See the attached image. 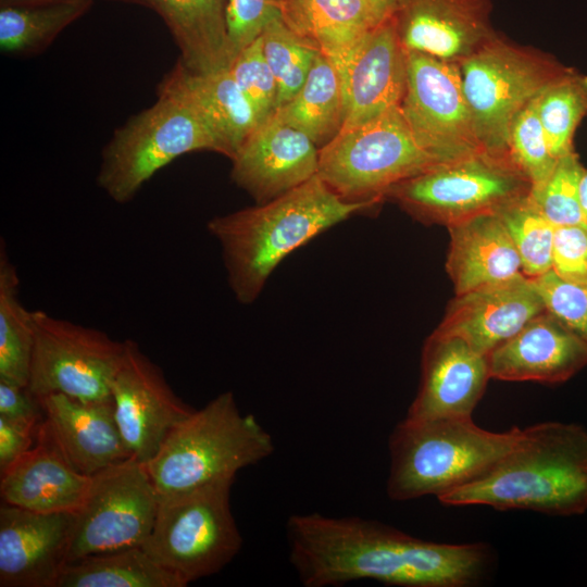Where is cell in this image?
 <instances>
[{
  "mask_svg": "<svg viewBox=\"0 0 587 587\" xmlns=\"http://www.w3.org/2000/svg\"><path fill=\"white\" fill-rule=\"evenodd\" d=\"M289 560L305 587L361 579L403 587H467L489 565L485 544L423 540L378 521L294 514L286 525Z\"/></svg>",
  "mask_w": 587,
  "mask_h": 587,
  "instance_id": "6da1fadb",
  "label": "cell"
},
{
  "mask_svg": "<svg viewBox=\"0 0 587 587\" xmlns=\"http://www.w3.org/2000/svg\"><path fill=\"white\" fill-rule=\"evenodd\" d=\"M370 209L342 200L316 174L273 200L215 216L207 226L221 247L235 298L250 304L290 252Z\"/></svg>",
  "mask_w": 587,
  "mask_h": 587,
  "instance_id": "7a4b0ae2",
  "label": "cell"
},
{
  "mask_svg": "<svg viewBox=\"0 0 587 587\" xmlns=\"http://www.w3.org/2000/svg\"><path fill=\"white\" fill-rule=\"evenodd\" d=\"M520 444L479 478L438 500L570 516L587 511V429L544 422L523 428Z\"/></svg>",
  "mask_w": 587,
  "mask_h": 587,
  "instance_id": "3957f363",
  "label": "cell"
},
{
  "mask_svg": "<svg viewBox=\"0 0 587 587\" xmlns=\"http://www.w3.org/2000/svg\"><path fill=\"white\" fill-rule=\"evenodd\" d=\"M524 430L490 432L472 416L403 419L389 436L387 495L405 501L437 498L490 471L522 440Z\"/></svg>",
  "mask_w": 587,
  "mask_h": 587,
  "instance_id": "277c9868",
  "label": "cell"
},
{
  "mask_svg": "<svg viewBox=\"0 0 587 587\" xmlns=\"http://www.w3.org/2000/svg\"><path fill=\"white\" fill-rule=\"evenodd\" d=\"M274 449L271 435L225 391L177 425L145 465L158 498L170 497L234 480Z\"/></svg>",
  "mask_w": 587,
  "mask_h": 587,
  "instance_id": "5b68a950",
  "label": "cell"
},
{
  "mask_svg": "<svg viewBox=\"0 0 587 587\" xmlns=\"http://www.w3.org/2000/svg\"><path fill=\"white\" fill-rule=\"evenodd\" d=\"M158 99L116 128L105 145L98 186L116 203H127L161 168L199 150L220 153L204 121L175 88L160 82Z\"/></svg>",
  "mask_w": 587,
  "mask_h": 587,
  "instance_id": "8992f818",
  "label": "cell"
},
{
  "mask_svg": "<svg viewBox=\"0 0 587 587\" xmlns=\"http://www.w3.org/2000/svg\"><path fill=\"white\" fill-rule=\"evenodd\" d=\"M445 164L413 135L400 107L342 127L319 150V177L342 200L371 209L396 184Z\"/></svg>",
  "mask_w": 587,
  "mask_h": 587,
  "instance_id": "52a82bcc",
  "label": "cell"
},
{
  "mask_svg": "<svg viewBox=\"0 0 587 587\" xmlns=\"http://www.w3.org/2000/svg\"><path fill=\"white\" fill-rule=\"evenodd\" d=\"M233 482L159 498L153 527L141 548L184 587L216 574L241 549L230 509Z\"/></svg>",
  "mask_w": 587,
  "mask_h": 587,
  "instance_id": "ba28073f",
  "label": "cell"
},
{
  "mask_svg": "<svg viewBox=\"0 0 587 587\" xmlns=\"http://www.w3.org/2000/svg\"><path fill=\"white\" fill-rule=\"evenodd\" d=\"M530 190V180L509 152L483 150L394 185L386 199L425 225L449 227L497 213Z\"/></svg>",
  "mask_w": 587,
  "mask_h": 587,
  "instance_id": "9c48e42d",
  "label": "cell"
},
{
  "mask_svg": "<svg viewBox=\"0 0 587 587\" xmlns=\"http://www.w3.org/2000/svg\"><path fill=\"white\" fill-rule=\"evenodd\" d=\"M463 91L485 149L509 152L515 115L570 67L498 33L459 63Z\"/></svg>",
  "mask_w": 587,
  "mask_h": 587,
  "instance_id": "30bf717a",
  "label": "cell"
},
{
  "mask_svg": "<svg viewBox=\"0 0 587 587\" xmlns=\"http://www.w3.org/2000/svg\"><path fill=\"white\" fill-rule=\"evenodd\" d=\"M34 348L27 388L41 398L62 394L85 401L111 398L124 341L46 311H33Z\"/></svg>",
  "mask_w": 587,
  "mask_h": 587,
  "instance_id": "8fae6325",
  "label": "cell"
},
{
  "mask_svg": "<svg viewBox=\"0 0 587 587\" xmlns=\"http://www.w3.org/2000/svg\"><path fill=\"white\" fill-rule=\"evenodd\" d=\"M159 498L146 465L133 457L92 475L74 513L67 563L141 547L151 533Z\"/></svg>",
  "mask_w": 587,
  "mask_h": 587,
  "instance_id": "7c38bea8",
  "label": "cell"
},
{
  "mask_svg": "<svg viewBox=\"0 0 587 587\" xmlns=\"http://www.w3.org/2000/svg\"><path fill=\"white\" fill-rule=\"evenodd\" d=\"M407 53L402 113L417 141L444 163L485 149L463 91L459 63Z\"/></svg>",
  "mask_w": 587,
  "mask_h": 587,
  "instance_id": "4fadbf2b",
  "label": "cell"
},
{
  "mask_svg": "<svg viewBox=\"0 0 587 587\" xmlns=\"http://www.w3.org/2000/svg\"><path fill=\"white\" fill-rule=\"evenodd\" d=\"M115 420L130 457L147 464L168 434L196 409L172 389L163 371L132 339L111 385Z\"/></svg>",
  "mask_w": 587,
  "mask_h": 587,
  "instance_id": "5bb4252c",
  "label": "cell"
},
{
  "mask_svg": "<svg viewBox=\"0 0 587 587\" xmlns=\"http://www.w3.org/2000/svg\"><path fill=\"white\" fill-rule=\"evenodd\" d=\"M335 67L344 100L342 127L366 123L401 105L407 53L392 18L365 34Z\"/></svg>",
  "mask_w": 587,
  "mask_h": 587,
  "instance_id": "9a60e30c",
  "label": "cell"
},
{
  "mask_svg": "<svg viewBox=\"0 0 587 587\" xmlns=\"http://www.w3.org/2000/svg\"><path fill=\"white\" fill-rule=\"evenodd\" d=\"M545 310L533 279L522 273L455 295L435 332L459 337L487 357Z\"/></svg>",
  "mask_w": 587,
  "mask_h": 587,
  "instance_id": "2e32d148",
  "label": "cell"
},
{
  "mask_svg": "<svg viewBox=\"0 0 587 587\" xmlns=\"http://www.w3.org/2000/svg\"><path fill=\"white\" fill-rule=\"evenodd\" d=\"M74 513L0 507V586L54 587L67 563Z\"/></svg>",
  "mask_w": 587,
  "mask_h": 587,
  "instance_id": "e0dca14e",
  "label": "cell"
},
{
  "mask_svg": "<svg viewBox=\"0 0 587 587\" xmlns=\"http://www.w3.org/2000/svg\"><path fill=\"white\" fill-rule=\"evenodd\" d=\"M319 148L275 114L261 123L232 160V180L257 203L273 200L317 174Z\"/></svg>",
  "mask_w": 587,
  "mask_h": 587,
  "instance_id": "ac0fdd59",
  "label": "cell"
},
{
  "mask_svg": "<svg viewBox=\"0 0 587 587\" xmlns=\"http://www.w3.org/2000/svg\"><path fill=\"white\" fill-rule=\"evenodd\" d=\"M421 367L420 387L405 415L411 421L472 416L491 378L486 355L435 330L424 344Z\"/></svg>",
  "mask_w": 587,
  "mask_h": 587,
  "instance_id": "d6986e66",
  "label": "cell"
},
{
  "mask_svg": "<svg viewBox=\"0 0 587 587\" xmlns=\"http://www.w3.org/2000/svg\"><path fill=\"white\" fill-rule=\"evenodd\" d=\"M491 0H402L391 17L405 51L460 63L497 32Z\"/></svg>",
  "mask_w": 587,
  "mask_h": 587,
  "instance_id": "ffe728a7",
  "label": "cell"
},
{
  "mask_svg": "<svg viewBox=\"0 0 587 587\" xmlns=\"http://www.w3.org/2000/svg\"><path fill=\"white\" fill-rule=\"evenodd\" d=\"M42 426L66 461L92 476L130 458L114 414L112 398L85 401L62 394L38 398Z\"/></svg>",
  "mask_w": 587,
  "mask_h": 587,
  "instance_id": "44dd1931",
  "label": "cell"
},
{
  "mask_svg": "<svg viewBox=\"0 0 587 587\" xmlns=\"http://www.w3.org/2000/svg\"><path fill=\"white\" fill-rule=\"evenodd\" d=\"M491 378L563 383L587 365V342L548 310L487 354Z\"/></svg>",
  "mask_w": 587,
  "mask_h": 587,
  "instance_id": "7402d4cb",
  "label": "cell"
},
{
  "mask_svg": "<svg viewBox=\"0 0 587 587\" xmlns=\"http://www.w3.org/2000/svg\"><path fill=\"white\" fill-rule=\"evenodd\" d=\"M37 445L1 474L3 503L40 513L72 512L82 505L92 476L76 471L40 424Z\"/></svg>",
  "mask_w": 587,
  "mask_h": 587,
  "instance_id": "603a6c76",
  "label": "cell"
},
{
  "mask_svg": "<svg viewBox=\"0 0 587 587\" xmlns=\"http://www.w3.org/2000/svg\"><path fill=\"white\" fill-rule=\"evenodd\" d=\"M448 228L446 270L455 295L522 274L516 247L497 213H485Z\"/></svg>",
  "mask_w": 587,
  "mask_h": 587,
  "instance_id": "cb8c5ba5",
  "label": "cell"
},
{
  "mask_svg": "<svg viewBox=\"0 0 587 587\" xmlns=\"http://www.w3.org/2000/svg\"><path fill=\"white\" fill-rule=\"evenodd\" d=\"M161 82L188 99L215 138L220 154L230 161L261 124L228 68L198 73L189 70L178 59Z\"/></svg>",
  "mask_w": 587,
  "mask_h": 587,
  "instance_id": "d4e9b609",
  "label": "cell"
},
{
  "mask_svg": "<svg viewBox=\"0 0 587 587\" xmlns=\"http://www.w3.org/2000/svg\"><path fill=\"white\" fill-rule=\"evenodd\" d=\"M153 10L165 23L189 70L212 73L229 67L227 0H116Z\"/></svg>",
  "mask_w": 587,
  "mask_h": 587,
  "instance_id": "484cf974",
  "label": "cell"
},
{
  "mask_svg": "<svg viewBox=\"0 0 587 587\" xmlns=\"http://www.w3.org/2000/svg\"><path fill=\"white\" fill-rule=\"evenodd\" d=\"M279 16L335 66L365 34L386 21L364 0H279Z\"/></svg>",
  "mask_w": 587,
  "mask_h": 587,
  "instance_id": "4316f807",
  "label": "cell"
},
{
  "mask_svg": "<svg viewBox=\"0 0 587 587\" xmlns=\"http://www.w3.org/2000/svg\"><path fill=\"white\" fill-rule=\"evenodd\" d=\"M275 115L305 134L322 148L344 126V100L338 72L333 62L319 52L299 91Z\"/></svg>",
  "mask_w": 587,
  "mask_h": 587,
  "instance_id": "83f0119b",
  "label": "cell"
},
{
  "mask_svg": "<svg viewBox=\"0 0 587 587\" xmlns=\"http://www.w3.org/2000/svg\"><path fill=\"white\" fill-rule=\"evenodd\" d=\"M54 587H184L141 547L98 553L68 562Z\"/></svg>",
  "mask_w": 587,
  "mask_h": 587,
  "instance_id": "f1b7e54d",
  "label": "cell"
},
{
  "mask_svg": "<svg viewBox=\"0 0 587 587\" xmlns=\"http://www.w3.org/2000/svg\"><path fill=\"white\" fill-rule=\"evenodd\" d=\"M17 270L0 242V379L27 387L34 348L33 311L20 300Z\"/></svg>",
  "mask_w": 587,
  "mask_h": 587,
  "instance_id": "f546056e",
  "label": "cell"
},
{
  "mask_svg": "<svg viewBox=\"0 0 587 587\" xmlns=\"http://www.w3.org/2000/svg\"><path fill=\"white\" fill-rule=\"evenodd\" d=\"M91 4L92 0H65L38 7H1V51L17 57L42 52Z\"/></svg>",
  "mask_w": 587,
  "mask_h": 587,
  "instance_id": "4dcf8cb0",
  "label": "cell"
},
{
  "mask_svg": "<svg viewBox=\"0 0 587 587\" xmlns=\"http://www.w3.org/2000/svg\"><path fill=\"white\" fill-rule=\"evenodd\" d=\"M537 112L551 154L574 150V136L587 115V75L570 67L537 96Z\"/></svg>",
  "mask_w": 587,
  "mask_h": 587,
  "instance_id": "1f68e13d",
  "label": "cell"
},
{
  "mask_svg": "<svg viewBox=\"0 0 587 587\" xmlns=\"http://www.w3.org/2000/svg\"><path fill=\"white\" fill-rule=\"evenodd\" d=\"M261 37L265 60L277 83L278 109L302 87L320 51L294 33L279 14L267 22Z\"/></svg>",
  "mask_w": 587,
  "mask_h": 587,
  "instance_id": "d6a6232c",
  "label": "cell"
},
{
  "mask_svg": "<svg viewBox=\"0 0 587 587\" xmlns=\"http://www.w3.org/2000/svg\"><path fill=\"white\" fill-rule=\"evenodd\" d=\"M511 236L522 262V272L536 277L552 270L555 226L534 205L529 195L497 212Z\"/></svg>",
  "mask_w": 587,
  "mask_h": 587,
  "instance_id": "836d02e7",
  "label": "cell"
},
{
  "mask_svg": "<svg viewBox=\"0 0 587 587\" xmlns=\"http://www.w3.org/2000/svg\"><path fill=\"white\" fill-rule=\"evenodd\" d=\"M585 167L573 151L561 157L548 179L537 189L530 190L529 199L540 213L555 227L584 226L579 184Z\"/></svg>",
  "mask_w": 587,
  "mask_h": 587,
  "instance_id": "e575fe53",
  "label": "cell"
},
{
  "mask_svg": "<svg viewBox=\"0 0 587 587\" xmlns=\"http://www.w3.org/2000/svg\"><path fill=\"white\" fill-rule=\"evenodd\" d=\"M537 97L529 101L513 118L508 139V150L515 164L532 184L539 188L551 175L559 159L549 149L537 112Z\"/></svg>",
  "mask_w": 587,
  "mask_h": 587,
  "instance_id": "d590c367",
  "label": "cell"
},
{
  "mask_svg": "<svg viewBox=\"0 0 587 587\" xmlns=\"http://www.w3.org/2000/svg\"><path fill=\"white\" fill-rule=\"evenodd\" d=\"M228 72L261 123L275 114L277 83L265 60L261 35L236 55Z\"/></svg>",
  "mask_w": 587,
  "mask_h": 587,
  "instance_id": "8d00e7d4",
  "label": "cell"
},
{
  "mask_svg": "<svg viewBox=\"0 0 587 587\" xmlns=\"http://www.w3.org/2000/svg\"><path fill=\"white\" fill-rule=\"evenodd\" d=\"M532 279L546 310L587 342V289L563 280L552 270Z\"/></svg>",
  "mask_w": 587,
  "mask_h": 587,
  "instance_id": "74e56055",
  "label": "cell"
},
{
  "mask_svg": "<svg viewBox=\"0 0 587 587\" xmlns=\"http://www.w3.org/2000/svg\"><path fill=\"white\" fill-rule=\"evenodd\" d=\"M278 14L279 0H227L226 30L230 63Z\"/></svg>",
  "mask_w": 587,
  "mask_h": 587,
  "instance_id": "f35d334b",
  "label": "cell"
},
{
  "mask_svg": "<svg viewBox=\"0 0 587 587\" xmlns=\"http://www.w3.org/2000/svg\"><path fill=\"white\" fill-rule=\"evenodd\" d=\"M552 271L563 280L587 289V227H555Z\"/></svg>",
  "mask_w": 587,
  "mask_h": 587,
  "instance_id": "ab89813d",
  "label": "cell"
},
{
  "mask_svg": "<svg viewBox=\"0 0 587 587\" xmlns=\"http://www.w3.org/2000/svg\"><path fill=\"white\" fill-rule=\"evenodd\" d=\"M42 415L40 400L27 387L0 379V416L35 429Z\"/></svg>",
  "mask_w": 587,
  "mask_h": 587,
  "instance_id": "60d3db41",
  "label": "cell"
},
{
  "mask_svg": "<svg viewBox=\"0 0 587 587\" xmlns=\"http://www.w3.org/2000/svg\"><path fill=\"white\" fill-rule=\"evenodd\" d=\"M34 429L0 416V473L33 448Z\"/></svg>",
  "mask_w": 587,
  "mask_h": 587,
  "instance_id": "b9f144b4",
  "label": "cell"
},
{
  "mask_svg": "<svg viewBox=\"0 0 587 587\" xmlns=\"http://www.w3.org/2000/svg\"><path fill=\"white\" fill-rule=\"evenodd\" d=\"M382 20L391 18L402 0H364Z\"/></svg>",
  "mask_w": 587,
  "mask_h": 587,
  "instance_id": "7bdbcfd3",
  "label": "cell"
},
{
  "mask_svg": "<svg viewBox=\"0 0 587 587\" xmlns=\"http://www.w3.org/2000/svg\"><path fill=\"white\" fill-rule=\"evenodd\" d=\"M65 0H0L1 7H38L62 2Z\"/></svg>",
  "mask_w": 587,
  "mask_h": 587,
  "instance_id": "ee69618b",
  "label": "cell"
},
{
  "mask_svg": "<svg viewBox=\"0 0 587 587\" xmlns=\"http://www.w3.org/2000/svg\"><path fill=\"white\" fill-rule=\"evenodd\" d=\"M579 199L584 216L587 221V168H585L579 184Z\"/></svg>",
  "mask_w": 587,
  "mask_h": 587,
  "instance_id": "f6af8a7d",
  "label": "cell"
}]
</instances>
